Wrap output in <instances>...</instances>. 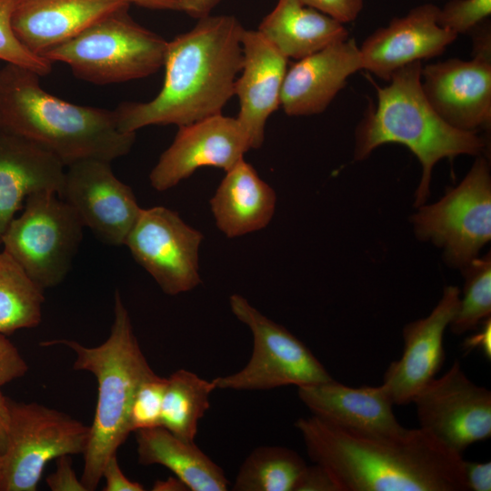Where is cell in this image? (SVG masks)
<instances>
[{"label":"cell","instance_id":"obj_16","mask_svg":"<svg viewBox=\"0 0 491 491\" xmlns=\"http://www.w3.org/2000/svg\"><path fill=\"white\" fill-rule=\"evenodd\" d=\"M459 300V289L448 286L426 317L404 327L402 356L388 366L382 383L394 405L412 403L436 377L445 360L444 334L457 311Z\"/></svg>","mask_w":491,"mask_h":491},{"label":"cell","instance_id":"obj_39","mask_svg":"<svg viewBox=\"0 0 491 491\" xmlns=\"http://www.w3.org/2000/svg\"><path fill=\"white\" fill-rule=\"evenodd\" d=\"M479 350L483 356L490 360L491 358V319L490 316L481 322V329L471 336L465 339L463 350Z\"/></svg>","mask_w":491,"mask_h":491},{"label":"cell","instance_id":"obj_8","mask_svg":"<svg viewBox=\"0 0 491 491\" xmlns=\"http://www.w3.org/2000/svg\"><path fill=\"white\" fill-rule=\"evenodd\" d=\"M6 446L0 454V491H35L45 466L65 455L84 454L90 426L37 403L10 401Z\"/></svg>","mask_w":491,"mask_h":491},{"label":"cell","instance_id":"obj_18","mask_svg":"<svg viewBox=\"0 0 491 491\" xmlns=\"http://www.w3.org/2000/svg\"><path fill=\"white\" fill-rule=\"evenodd\" d=\"M241 44L242 67L234 91L239 103L235 118L250 149H258L269 116L280 106L288 59L257 30L244 29Z\"/></svg>","mask_w":491,"mask_h":491},{"label":"cell","instance_id":"obj_7","mask_svg":"<svg viewBox=\"0 0 491 491\" xmlns=\"http://www.w3.org/2000/svg\"><path fill=\"white\" fill-rule=\"evenodd\" d=\"M83 227L75 212L56 193L40 191L26 198L23 213L11 221L1 245L45 290L67 276Z\"/></svg>","mask_w":491,"mask_h":491},{"label":"cell","instance_id":"obj_35","mask_svg":"<svg viewBox=\"0 0 491 491\" xmlns=\"http://www.w3.org/2000/svg\"><path fill=\"white\" fill-rule=\"evenodd\" d=\"M72 466L70 455L56 458V469L46 478L52 491H87Z\"/></svg>","mask_w":491,"mask_h":491},{"label":"cell","instance_id":"obj_28","mask_svg":"<svg viewBox=\"0 0 491 491\" xmlns=\"http://www.w3.org/2000/svg\"><path fill=\"white\" fill-rule=\"evenodd\" d=\"M306 467L294 450L283 446H261L241 465L234 491H294Z\"/></svg>","mask_w":491,"mask_h":491},{"label":"cell","instance_id":"obj_31","mask_svg":"<svg viewBox=\"0 0 491 491\" xmlns=\"http://www.w3.org/2000/svg\"><path fill=\"white\" fill-rule=\"evenodd\" d=\"M166 378L152 372L136 388L129 414L131 432L161 426Z\"/></svg>","mask_w":491,"mask_h":491},{"label":"cell","instance_id":"obj_3","mask_svg":"<svg viewBox=\"0 0 491 491\" xmlns=\"http://www.w3.org/2000/svg\"><path fill=\"white\" fill-rule=\"evenodd\" d=\"M40 77L13 64L0 68V127L39 145L65 167L130 152L135 133L120 131L115 110L66 102L46 92Z\"/></svg>","mask_w":491,"mask_h":491},{"label":"cell","instance_id":"obj_11","mask_svg":"<svg viewBox=\"0 0 491 491\" xmlns=\"http://www.w3.org/2000/svg\"><path fill=\"white\" fill-rule=\"evenodd\" d=\"M203 234L164 206L143 209L125 246L162 291L176 296L200 283L199 247Z\"/></svg>","mask_w":491,"mask_h":491},{"label":"cell","instance_id":"obj_42","mask_svg":"<svg viewBox=\"0 0 491 491\" xmlns=\"http://www.w3.org/2000/svg\"><path fill=\"white\" fill-rule=\"evenodd\" d=\"M187 489L186 486L177 477L156 480L152 488L154 491H184Z\"/></svg>","mask_w":491,"mask_h":491},{"label":"cell","instance_id":"obj_40","mask_svg":"<svg viewBox=\"0 0 491 491\" xmlns=\"http://www.w3.org/2000/svg\"><path fill=\"white\" fill-rule=\"evenodd\" d=\"M178 11H182L194 18L200 19L211 14L212 10L223 0H169Z\"/></svg>","mask_w":491,"mask_h":491},{"label":"cell","instance_id":"obj_13","mask_svg":"<svg viewBox=\"0 0 491 491\" xmlns=\"http://www.w3.org/2000/svg\"><path fill=\"white\" fill-rule=\"evenodd\" d=\"M66 168L58 196L103 243L125 246L142 210L131 187L115 175L111 162L85 159Z\"/></svg>","mask_w":491,"mask_h":491},{"label":"cell","instance_id":"obj_20","mask_svg":"<svg viewBox=\"0 0 491 491\" xmlns=\"http://www.w3.org/2000/svg\"><path fill=\"white\" fill-rule=\"evenodd\" d=\"M297 395L312 416L341 429L370 436H391L404 427L395 416L385 387H350L333 378L297 387Z\"/></svg>","mask_w":491,"mask_h":491},{"label":"cell","instance_id":"obj_14","mask_svg":"<svg viewBox=\"0 0 491 491\" xmlns=\"http://www.w3.org/2000/svg\"><path fill=\"white\" fill-rule=\"evenodd\" d=\"M471 60L450 58L421 71L423 93L451 126L467 132L491 125V45L476 46Z\"/></svg>","mask_w":491,"mask_h":491},{"label":"cell","instance_id":"obj_4","mask_svg":"<svg viewBox=\"0 0 491 491\" xmlns=\"http://www.w3.org/2000/svg\"><path fill=\"white\" fill-rule=\"evenodd\" d=\"M421 61L396 70L389 83L376 86L377 103L356 129L354 157L364 160L378 146H406L422 166L415 205H424L430 194L432 170L444 158L478 155L486 141L475 132L456 129L445 122L427 102L421 86Z\"/></svg>","mask_w":491,"mask_h":491},{"label":"cell","instance_id":"obj_12","mask_svg":"<svg viewBox=\"0 0 491 491\" xmlns=\"http://www.w3.org/2000/svg\"><path fill=\"white\" fill-rule=\"evenodd\" d=\"M412 403L420 427L458 454L491 436V392L472 382L457 360Z\"/></svg>","mask_w":491,"mask_h":491},{"label":"cell","instance_id":"obj_30","mask_svg":"<svg viewBox=\"0 0 491 491\" xmlns=\"http://www.w3.org/2000/svg\"><path fill=\"white\" fill-rule=\"evenodd\" d=\"M18 1L0 0V60L45 76L52 70V62L26 49L14 33L12 15Z\"/></svg>","mask_w":491,"mask_h":491},{"label":"cell","instance_id":"obj_5","mask_svg":"<svg viewBox=\"0 0 491 491\" xmlns=\"http://www.w3.org/2000/svg\"><path fill=\"white\" fill-rule=\"evenodd\" d=\"M44 346L63 345L75 354L74 368L94 375L97 401L80 477L87 491L95 490L106 461L131 433L129 414L137 386L151 374L135 335L129 313L120 293L115 294L114 320L107 339L88 347L76 341H45Z\"/></svg>","mask_w":491,"mask_h":491},{"label":"cell","instance_id":"obj_26","mask_svg":"<svg viewBox=\"0 0 491 491\" xmlns=\"http://www.w3.org/2000/svg\"><path fill=\"white\" fill-rule=\"evenodd\" d=\"M216 389L214 380L179 369L166 378L161 426L175 436L195 442L197 425L210 406V395Z\"/></svg>","mask_w":491,"mask_h":491},{"label":"cell","instance_id":"obj_1","mask_svg":"<svg viewBox=\"0 0 491 491\" xmlns=\"http://www.w3.org/2000/svg\"><path fill=\"white\" fill-rule=\"evenodd\" d=\"M296 426L309 457L329 472L339 491H467L462 455L421 427L370 436L314 416Z\"/></svg>","mask_w":491,"mask_h":491},{"label":"cell","instance_id":"obj_24","mask_svg":"<svg viewBox=\"0 0 491 491\" xmlns=\"http://www.w3.org/2000/svg\"><path fill=\"white\" fill-rule=\"evenodd\" d=\"M257 31L287 59H301L349 37L339 21L300 0H277Z\"/></svg>","mask_w":491,"mask_h":491},{"label":"cell","instance_id":"obj_15","mask_svg":"<svg viewBox=\"0 0 491 491\" xmlns=\"http://www.w3.org/2000/svg\"><path fill=\"white\" fill-rule=\"evenodd\" d=\"M248 140L235 117L212 115L178 127L172 144L149 175L152 187L165 191L193 175L213 166L225 171L244 159Z\"/></svg>","mask_w":491,"mask_h":491},{"label":"cell","instance_id":"obj_10","mask_svg":"<svg viewBox=\"0 0 491 491\" xmlns=\"http://www.w3.org/2000/svg\"><path fill=\"white\" fill-rule=\"evenodd\" d=\"M232 313L253 336V352L240 371L214 380L216 388L267 390L285 386H307L332 379L313 353L284 326L275 323L246 298H229Z\"/></svg>","mask_w":491,"mask_h":491},{"label":"cell","instance_id":"obj_21","mask_svg":"<svg viewBox=\"0 0 491 491\" xmlns=\"http://www.w3.org/2000/svg\"><path fill=\"white\" fill-rule=\"evenodd\" d=\"M130 5L126 0H19L12 27L26 49L44 57L96 21Z\"/></svg>","mask_w":491,"mask_h":491},{"label":"cell","instance_id":"obj_2","mask_svg":"<svg viewBox=\"0 0 491 491\" xmlns=\"http://www.w3.org/2000/svg\"><path fill=\"white\" fill-rule=\"evenodd\" d=\"M244 29L234 15H209L167 41L160 92L148 102L120 104L115 109L120 131L180 127L222 114L241 71Z\"/></svg>","mask_w":491,"mask_h":491},{"label":"cell","instance_id":"obj_32","mask_svg":"<svg viewBox=\"0 0 491 491\" xmlns=\"http://www.w3.org/2000/svg\"><path fill=\"white\" fill-rule=\"evenodd\" d=\"M491 15V0H448L438 11V24L458 36L474 31Z\"/></svg>","mask_w":491,"mask_h":491},{"label":"cell","instance_id":"obj_37","mask_svg":"<svg viewBox=\"0 0 491 491\" xmlns=\"http://www.w3.org/2000/svg\"><path fill=\"white\" fill-rule=\"evenodd\" d=\"M102 477L105 484V491H143L145 487L138 482L128 479L122 472L116 455L112 456L105 463Z\"/></svg>","mask_w":491,"mask_h":491},{"label":"cell","instance_id":"obj_34","mask_svg":"<svg viewBox=\"0 0 491 491\" xmlns=\"http://www.w3.org/2000/svg\"><path fill=\"white\" fill-rule=\"evenodd\" d=\"M342 24L357 18L364 6V0H300Z\"/></svg>","mask_w":491,"mask_h":491},{"label":"cell","instance_id":"obj_41","mask_svg":"<svg viewBox=\"0 0 491 491\" xmlns=\"http://www.w3.org/2000/svg\"><path fill=\"white\" fill-rule=\"evenodd\" d=\"M10 400L0 392V454L4 452L10 425Z\"/></svg>","mask_w":491,"mask_h":491},{"label":"cell","instance_id":"obj_29","mask_svg":"<svg viewBox=\"0 0 491 491\" xmlns=\"http://www.w3.org/2000/svg\"><path fill=\"white\" fill-rule=\"evenodd\" d=\"M464 295L449 327L455 335L476 329L491 314L490 254L473 259L463 269Z\"/></svg>","mask_w":491,"mask_h":491},{"label":"cell","instance_id":"obj_25","mask_svg":"<svg viewBox=\"0 0 491 491\" xmlns=\"http://www.w3.org/2000/svg\"><path fill=\"white\" fill-rule=\"evenodd\" d=\"M135 440L140 465L167 467L192 491L227 490L222 468L195 442L185 441L161 426L135 431Z\"/></svg>","mask_w":491,"mask_h":491},{"label":"cell","instance_id":"obj_36","mask_svg":"<svg viewBox=\"0 0 491 491\" xmlns=\"http://www.w3.org/2000/svg\"><path fill=\"white\" fill-rule=\"evenodd\" d=\"M294 491H339L329 472L321 465L306 466Z\"/></svg>","mask_w":491,"mask_h":491},{"label":"cell","instance_id":"obj_19","mask_svg":"<svg viewBox=\"0 0 491 491\" xmlns=\"http://www.w3.org/2000/svg\"><path fill=\"white\" fill-rule=\"evenodd\" d=\"M361 69L360 49L354 38L333 43L287 67L280 106L289 116L321 114L347 78Z\"/></svg>","mask_w":491,"mask_h":491},{"label":"cell","instance_id":"obj_6","mask_svg":"<svg viewBox=\"0 0 491 491\" xmlns=\"http://www.w3.org/2000/svg\"><path fill=\"white\" fill-rule=\"evenodd\" d=\"M125 7L105 15L44 57L95 85L145 78L164 65L167 41L135 22Z\"/></svg>","mask_w":491,"mask_h":491},{"label":"cell","instance_id":"obj_22","mask_svg":"<svg viewBox=\"0 0 491 491\" xmlns=\"http://www.w3.org/2000/svg\"><path fill=\"white\" fill-rule=\"evenodd\" d=\"M65 166L39 145L0 127V246L26 198L36 192L59 195Z\"/></svg>","mask_w":491,"mask_h":491},{"label":"cell","instance_id":"obj_43","mask_svg":"<svg viewBox=\"0 0 491 491\" xmlns=\"http://www.w3.org/2000/svg\"><path fill=\"white\" fill-rule=\"evenodd\" d=\"M130 4H135L143 7L155 10H175L178 11L176 5L169 0H126Z\"/></svg>","mask_w":491,"mask_h":491},{"label":"cell","instance_id":"obj_38","mask_svg":"<svg viewBox=\"0 0 491 491\" xmlns=\"http://www.w3.org/2000/svg\"><path fill=\"white\" fill-rule=\"evenodd\" d=\"M464 477L467 491H490L491 463L464 460Z\"/></svg>","mask_w":491,"mask_h":491},{"label":"cell","instance_id":"obj_27","mask_svg":"<svg viewBox=\"0 0 491 491\" xmlns=\"http://www.w3.org/2000/svg\"><path fill=\"white\" fill-rule=\"evenodd\" d=\"M44 290L5 251L0 253V334L37 326Z\"/></svg>","mask_w":491,"mask_h":491},{"label":"cell","instance_id":"obj_9","mask_svg":"<svg viewBox=\"0 0 491 491\" xmlns=\"http://www.w3.org/2000/svg\"><path fill=\"white\" fill-rule=\"evenodd\" d=\"M417 238L443 248L446 262L464 268L491 238V176L478 155L461 183L412 216Z\"/></svg>","mask_w":491,"mask_h":491},{"label":"cell","instance_id":"obj_23","mask_svg":"<svg viewBox=\"0 0 491 491\" xmlns=\"http://www.w3.org/2000/svg\"><path fill=\"white\" fill-rule=\"evenodd\" d=\"M215 225L228 238L265 228L276 205L274 189L245 159L225 171L209 201Z\"/></svg>","mask_w":491,"mask_h":491},{"label":"cell","instance_id":"obj_33","mask_svg":"<svg viewBox=\"0 0 491 491\" xmlns=\"http://www.w3.org/2000/svg\"><path fill=\"white\" fill-rule=\"evenodd\" d=\"M27 370L18 349L5 335L0 334V386L24 376Z\"/></svg>","mask_w":491,"mask_h":491},{"label":"cell","instance_id":"obj_17","mask_svg":"<svg viewBox=\"0 0 491 491\" xmlns=\"http://www.w3.org/2000/svg\"><path fill=\"white\" fill-rule=\"evenodd\" d=\"M438 11L424 4L375 30L359 46L363 69L388 82L401 67L441 55L457 35L438 24Z\"/></svg>","mask_w":491,"mask_h":491}]
</instances>
